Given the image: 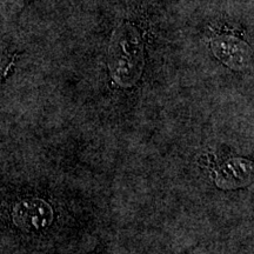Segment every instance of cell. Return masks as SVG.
<instances>
[{"label": "cell", "instance_id": "1", "mask_svg": "<svg viewBox=\"0 0 254 254\" xmlns=\"http://www.w3.org/2000/svg\"><path fill=\"white\" fill-rule=\"evenodd\" d=\"M110 67L114 79L123 86H131L138 80L142 68V51L138 37L127 30L120 33L111 47Z\"/></svg>", "mask_w": 254, "mask_h": 254}, {"label": "cell", "instance_id": "2", "mask_svg": "<svg viewBox=\"0 0 254 254\" xmlns=\"http://www.w3.org/2000/svg\"><path fill=\"white\" fill-rule=\"evenodd\" d=\"M15 225L25 231H38L46 228L53 220V211L41 199H26L13 209Z\"/></svg>", "mask_w": 254, "mask_h": 254}, {"label": "cell", "instance_id": "3", "mask_svg": "<svg viewBox=\"0 0 254 254\" xmlns=\"http://www.w3.org/2000/svg\"><path fill=\"white\" fill-rule=\"evenodd\" d=\"M214 55L232 68L243 69L250 63L249 46L232 37H220L212 44Z\"/></svg>", "mask_w": 254, "mask_h": 254}, {"label": "cell", "instance_id": "4", "mask_svg": "<svg viewBox=\"0 0 254 254\" xmlns=\"http://www.w3.org/2000/svg\"><path fill=\"white\" fill-rule=\"evenodd\" d=\"M252 163L245 159H232L217 174V185L220 189L232 190L244 187L252 182Z\"/></svg>", "mask_w": 254, "mask_h": 254}, {"label": "cell", "instance_id": "5", "mask_svg": "<svg viewBox=\"0 0 254 254\" xmlns=\"http://www.w3.org/2000/svg\"><path fill=\"white\" fill-rule=\"evenodd\" d=\"M9 65H11V64H6V65H5L4 60L0 59V78H1L2 75H4L5 69H6V68H8V67H9Z\"/></svg>", "mask_w": 254, "mask_h": 254}]
</instances>
